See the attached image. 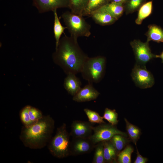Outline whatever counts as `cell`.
Listing matches in <instances>:
<instances>
[{"label":"cell","mask_w":163,"mask_h":163,"mask_svg":"<svg viewBox=\"0 0 163 163\" xmlns=\"http://www.w3.org/2000/svg\"><path fill=\"white\" fill-rule=\"evenodd\" d=\"M88 57L80 47L77 39L66 35L60 38L53 54L55 61L62 67L67 75L80 73Z\"/></svg>","instance_id":"cell-1"},{"label":"cell","mask_w":163,"mask_h":163,"mask_svg":"<svg viewBox=\"0 0 163 163\" xmlns=\"http://www.w3.org/2000/svg\"><path fill=\"white\" fill-rule=\"evenodd\" d=\"M55 121L50 115L42 118L30 126L22 127L20 139L24 145L32 149L45 147L52 138Z\"/></svg>","instance_id":"cell-2"},{"label":"cell","mask_w":163,"mask_h":163,"mask_svg":"<svg viewBox=\"0 0 163 163\" xmlns=\"http://www.w3.org/2000/svg\"><path fill=\"white\" fill-rule=\"evenodd\" d=\"M70 136L66 123H63L57 128L55 136L48 143V149L52 155L59 158L70 155Z\"/></svg>","instance_id":"cell-3"},{"label":"cell","mask_w":163,"mask_h":163,"mask_svg":"<svg viewBox=\"0 0 163 163\" xmlns=\"http://www.w3.org/2000/svg\"><path fill=\"white\" fill-rule=\"evenodd\" d=\"M106 64V59L103 56L88 57L84 62L80 72L82 78L88 83H99L104 75Z\"/></svg>","instance_id":"cell-4"},{"label":"cell","mask_w":163,"mask_h":163,"mask_svg":"<svg viewBox=\"0 0 163 163\" xmlns=\"http://www.w3.org/2000/svg\"><path fill=\"white\" fill-rule=\"evenodd\" d=\"M70 36L77 39L80 37H89L91 34V26L83 16L66 11L61 16Z\"/></svg>","instance_id":"cell-5"},{"label":"cell","mask_w":163,"mask_h":163,"mask_svg":"<svg viewBox=\"0 0 163 163\" xmlns=\"http://www.w3.org/2000/svg\"><path fill=\"white\" fill-rule=\"evenodd\" d=\"M121 134L127 137V134L119 130L115 126L105 123L93 127V133L89 138L95 144L110 140L115 135Z\"/></svg>","instance_id":"cell-6"},{"label":"cell","mask_w":163,"mask_h":163,"mask_svg":"<svg viewBox=\"0 0 163 163\" xmlns=\"http://www.w3.org/2000/svg\"><path fill=\"white\" fill-rule=\"evenodd\" d=\"M149 43L147 41L143 42L138 40H134L130 42L137 64L145 66L147 62L156 58V55L152 53Z\"/></svg>","instance_id":"cell-7"},{"label":"cell","mask_w":163,"mask_h":163,"mask_svg":"<svg viewBox=\"0 0 163 163\" xmlns=\"http://www.w3.org/2000/svg\"><path fill=\"white\" fill-rule=\"evenodd\" d=\"M131 75L136 85L141 88H150L154 83L152 75L145 66L136 64L132 69Z\"/></svg>","instance_id":"cell-8"},{"label":"cell","mask_w":163,"mask_h":163,"mask_svg":"<svg viewBox=\"0 0 163 163\" xmlns=\"http://www.w3.org/2000/svg\"><path fill=\"white\" fill-rule=\"evenodd\" d=\"M96 144L89 138H73L71 142L70 155L77 156L91 152Z\"/></svg>","instance_id":"cell-9"},{"label":"cell","mask_w":163,"mask_h":163,"mask_svg":"<svg viewBox=\"0 0 163 163\" xmlns=\"http://www.w3.org/2000/svg\"><path fill=\"white\" fill-rule=\"evenodd\" d=\"M33 5L40 13L53 11L59 8H69V0H32Z\"/></svg>","instance_id":"cell-10"},{"label":"cell","mask_w":163,"mask_h":163,"mask_svg":"<svg viewBox=\"0 0 163 163\" xmlns=\"http://www.w3.org/2000/svg\"><path fill=\"white\" fill-rule=\"evenodd\" d=\"M93 127L89 121L74 120L71 125L70 134L73 138H90L93 133Z\"/></svg>","instance_id":"cell-11"},{"label":"cell","mask_w":163,"mask_h":163,"mask_svg":"<svg viewBox=\"0 0 163 163\" xmlns=\"http://www.w3.org/2000/svg\"><path fill=\"white\" fill-rule=\"evenodd\" d=\"M81 88L73 96V100L78 102L89 101L96 99L100 93L93 86L92 84L88 83Z\"/></svg>","instance_id":"cell-12"},{"label":"cell","mask_w":163,"mask_h":163,"mask_svg":"<svg viewBox=\"0 0 163 163\" xmlns=\"http://www.w3.org/2000/svg\"><path fill=\"white\" fill-rule=\"evenodd\" d=\"M90 17L96 24L101 26L111 25L117 20L110 14L100 9L93 12Z\"/></svg>","instance_id":"cell-13"},{"label":"cell","mask_w":163,"mask_h":163,"mask_svg":"<svg viewBox=\"0 0 163 163\" xmlns=\"http://www.w3.org/2000/svg\"><path fill=\"white\" fill-rule=\"evenodd\" d=\"M64 85L68 93L73 96L81 88L82 83L76 74H70L65 78Z\"/></svg>","instance_id":"cell-14"},{"label":"cell","mask_w":163,"mask_h":163,"mask_svg":"<svg viewBox=\"0 0 163 163\" xmlns=\"http://www.w3.org/2000/svg\"><path fill=\"white\" fill-rule=\"evenodd\" d=\"M99 9L107 12L117 20L125 11L124 4L114 2H110Z\"/></svg>","instance_id":"cell-15"},{"label":"cell","mask_w":163,"mask_h":163,"mask_svg":"<svg viewBox=\"0 0 163 163\" xmlns=\"http://www.w3.org/2000/svg\"><path fill=\"white\" fill-rule=\"evenodd\" d=\"M148 30L145 35L147 41H152L158 43H163V29L155 24H150L148 26Z\"/></svg>","instance_id":"cell-16"},{"label":"cell","mask_w":163,"mask_h":163,"mask_svg":"<svg viewBox=\"0 0 163 163\" xmlns=\"http://www.w3.org/2000/svg\"><path fill=\"white\" fill-rule=\"evenodd\" d=\"M104 157L105 163H117L118 153L109 141L103 142Z\"/></svg>","instance_id":"cell-17"},{"label":"cell","mask_w":163,"mask_h":163,"mask_svg":"<svg viewBox=\"0 0 163 163\" xmlns=\"http://www.w3.org/2000/svg\"><path fill=\"white\" fill-rule=\"evenodd\" d=\"M110 2V0H89L82 16L90 17L93 12Z\"/></svg>","instance_id":"cell-18"},{"label":"cell","mask_w":163,"mask_h":163,"mask_svg":"<svg viewBox=\"0 0 163 163\" xmlns=\"http://www.w3.org/2000/svg\"><path fill=\"white\" fill-rule=\"evenodd\" d=\"M137 18L135 20L136 23L141 24L143 21L152 14V2L150 1L145 3L139 8Z\"/></svg>","instance_id":"cell-19"},{"label":"cell","mask_w":163,"mask_h":163,"mask_svg":"<svg viewBox=\"0 0 163 163\" xmlns=\"http://www.w3.org/2000/svg\"><path fill=\"white\" fill-rule=\"evenodd\" d=\"M53 12L54 16L53 33L56 40V49L58 46L62 35L65 30L67 28L66 27H64L62 25L58 17L57 10H54Z\"/></svg>","instance_id":"cell-20"},{"label":"cell","mask_w":163,"mask_h":163,"mask_svg":"<svg viewBox=\"0 0 163 163\" xmlns=\"http://www.w3.org/2000/svg\"><path fill=\"white\" fill-rule=\"evenodd\" d=\"M126 123V129L130 141L136 145L142 133L140 129L138 126L129 122L125 118L124 119Z\"/></svg>","instance_id":"cell-21"},{"label":"cell","mask_w":163,"mask_h":163,"mask_svg":"<svg viewBox=\"0 0 163 163\" xmlns=\"http://www.w3.org/2000/svg\"><path fill=\"white\" fill-rule=\"evenodd\" d=\"M130 141L127 137L119 134L115 135L110 140L118 153L128 144Z\"/></svg>","instance_id":"cell-22"},{"label":"cell","mask_w":163,"mask_h":163,"mask_svg":"<svg viewBox=\"0 0 163 163\" xmlns=\"http://www.w3.org/2000/svg\"><path fill=\"white\" fill-rule=\"evenodd\" d=\"M134 150V148L132 145H127L118 153L117 159V163H131V155Z\"/></svg>","instance_id":"cell-23"},{"label":"cell","mask_w":163,"mask_h":163,"mask_svg":"<svg viewBox=\"0 0 163 163\" xmlns=\"http://www.w3.org/2000/svg\"><path fill=\"white\" fill-rule=\"evenodd\" d=\"M89 0H69V8L71 11L75 14L82 16Z\"/></svg>","instance_id":"cell-24"},{"label":"cell","mask_w":163,"mask_h":163,"mask_svg":"<svg viewBox=\"0 0 163 163\" xmlns=\"http://www.w3.org/2000/svg\"><path fill=\"white\" fill-rule=\"evenodd\" d=\"M146 0H129L124 5L125 11L126 14L134 12L139 10L145 3Z\"/></svg>","instance_id":"cell-25"},{"label":"cell","mask_w":163,"mask_h":163,"mask_svg":"<svg viewBox=\"0 0 163 163\" xmlns=\"http://www.w3.org/2000/svg\"><path fill=\"white\" fill-rule=\"evenodd\" d=\"M92 163H105L104 154V145L103 142L96 144Z\"/></svg>","instance_id":"cell-26"},{"label":"cell","mask_w":163,"mask_h":163,"mask_svg":"<svg viewBox=\"0 0 163 163\" xmlns=\"http://www.w3.org/2000/svg\"><path fill=\"white\" fill-rule=\"evenodd\" d=\"M84 111L88 118L89 121L91 123L99 124L105 123L103 120V117L101 116L96 112L88 108L84 109Z\"/></svg>","instance_id":"cell-27"},{"label":"cell","mask_w":163,"mask_h":163,"mask_svg":"<svg viewBox=\"0 0 163 163\" xmlns=\"http://www.w3.org/2000/svg\"><path fill=\"white\" fill-rule=\"evenodd\" d=\"M102 117L103 119L107 121L109 123L113 126L117 125L119 122L117 120L118 114L115 110H111L106 108Z\"/></svg>","instance_id":"cell-28"},{"label":"cell","mask_w":163,"mask_h":163,"mask_svg":"<svg viewBox=\"0 0 163 163\" xmlns=\"http://www.w3.org/2000/svg\"><path fill=\"white\" fill-rule=\"evenodd\" d=\"M30 107L29 105L26 106L21 110L20 113L21 121L23 126L25 127L29 126L33 124L29 113Z\"/></svg>","instance_id":"cell-29"},{"label":"cell","mask_w":163,"mask_h":163,"mask_svg":"<svg viewBox=\"0 0 163 163\" xmlns=\"http://www.w3.org/2000/svg\"><path fill=\"white\" fill-rule=\"evenodd\" d=\"M29 113L30 120L33 124L37 122L43 116L40 111L31 106L30 108Z\"/></svg>","instance_id":"cell-30"},{"label":"cell","mask_w":163,"mask_h":163,"mask_svg":"<svg viewBox=\"0 0 163 163\" xmlns=\"http://www.w3.org/2000/svg\"><path fill=\"white\" fill-rule=\"evenodd\" d=\"M136 158L133 162L134 163H146L148 161V159L142 156L139 153L136 146Z\"/></svg>","instance_id":"cell-31"},{"label":"cell","mask_w":163,"mask_h":163,"mask_svg":"<svg viewBox=\"0 0 163 163\" xmlns=\"http://www.w3.org/2000/svg\"><path fill=\"white\" fill-rule=\"evenodd\" d=\"M129 0H110V2L120 3L124 5Z\"/></svg>","instance_id":"cell-32"},{"label":"cell","mask_w":163,"mask_h":163,"mask_svg":"<svg viewBox=\"0 0 163 163\" xmlns=\"http://www.w3.org/2000/svg\"><path fill=\"white\" fill-rule=\"evenodd\" d=\"M156 58H160L162 60V62H163V50L160 55H156Z\"/></svg>","instance_id":"cell-33"}]
</instances>
